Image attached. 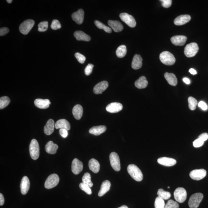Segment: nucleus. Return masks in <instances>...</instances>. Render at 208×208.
Masks as SVG:
<instances>
[{"mask_svg": "<svg viewBox=\"0 0 208 208\" xmlns=\"http://www.w3.org/2000/svg\"><path fill=\"white\" fill-rule=\"evenodd\" d=\"M127 170L128 174L135 180L140 182L143 180V175L142 171L136 165L130 164L127 168Z\"/></svg>", "mask_w": 208, "mask_h": 208, "instance_id": "f257e3e1", "label": "nucleus"}, {"mask_svg": "<svg viewBox=\"0 0 208 208\" xmlns=\"http://www.w3.org/2000/svg\"><path fill=\"white\" fill-rule=\"evenodd\" d=\"M160 59L164 64L171 66L175 63L176 60L173 55L167 51L163 52L160 55Z\"/></svg>", "mask_w": 208, "mask_h": 208, "instance_id": "f03ea898", "label": "nucleus"}, {"mask_svg": "<svg viewBox=\"0 0 208 208\" xmlns=\"http://www.w3.org/2000/svg\"><path fill=\"white\" fill-rule=\"evenodd\" d=\"M29 152L31 158L36 160L39 156V146L38 143L36 139L31 140L29 146Z\"/></svg>", "mask_w": 208, "mask_h": 208, "instance_id": "7ed1b4c3", "label": "nucleus"}, {"mask_svg": "<svg viewBox=\"0 0 208 208\" xmlns=\"http://www.w3.org/2000/svg\"><path fill=\"white\" fill-rule=\"evenodd\" d=\"M204 195L202 193H198L193 194L189 201V205L190 208H197L203 199Z\"/></svg>", "mask_w": 208, "mask_h": 208, "instance_id": "20e7f679", "label": "nucleus"}, {"mask_svg": "<svg viewBox=\"0 0 208 208\" xmlns=\"http://www.w3.org/2000/svg\"><path fill=\"white\" fill-rule=\"evenodd\" d=\"M199 46L195 43H192L187 44L184 49V54L188 58L195 56L198 52Z\"/></svg>", "mask_w": 208, "mask_h": 208, "instance_id": "39448f33", "label": "nucleus"}, {"mask_svg": "<svg viewBox=\"0 0 208 208\" xmlns=\"http://www.w3.org/2000/svg\"><path fill=\"white\" fill-rule=\"evenodd\" d=\"M59 181L58 175L56 174H52L47 179L45 182V187L48 189L53 188L58 185Z\"/></svg>", "mask_w": 208, "mask_h": 208, "instance_id": "423d86ee", "label": "nucleus"}, {"mask_svg": "<svg viewBox=\"0 0 208 208\" xmlns=\"http://www.w3.org/2000/svg\"><path fill=\"white\" fill-rule=\"evenodd\" d=\"M35 22L32 19L26 20L20 25L19 29L20 32L24 35L28 34L33 27Z\"/></svg>", "mask_w": 208, "mask_h": 208, "instance_id": "0eeeda50", "label": "nucleus"}, {"mask_svg": "<svg viewBox=\"0 0 208 208\" xmlns=\"http://www.w3.org/2000/svg\"><path fill=\"white\" fill-rule=\"evenodd\" d=\"M174 198L177 202L182 203L184 202L187 199V191L184 188H177L174 192Z\"/></svg>", "mask_w": 208, "mask_h": 208, "instance_id": "6e6552de", "label": "nucleus"}, {"mask_svg": "<svg viewBox=\"0 0 208 208\" xmlns=\"http://www.w3.org/2000/svg\"><path fill=\"white\" fill-rule=\"evenodd\" d=\"M110 160L112 168L117 172L120 171L121 169L120 162L118 154L115 152L111 153L110 155Z\"/></svg>", "mask_w": 208, "mask_h": 208, "instance_id": "1a4fd4ad", "label": "nucleus"}, {"mask_svg": "<svg viewBox=\"0 0 208 208\" xmlns=\"http://www.w3.org/2000/svg\"><path fill=\"white\" fill-rule=\"evenodd\" d=\"M120 17L122 21L125 23L131 28L135 27L136 26V22L133 17L127 13H121Z\"/></svg>", "mask_w": 208, "mask_h": 208, "instance_id": "9d476101", "label": "nucleus"}, {"mask_svg": "<svg viewBox=\"0 0 208 208\" xmlns=\"http://www.w3.org/2000/svg\"><path fill=\"white\" fill-rule=\"evenodd\" d=\"M206 175L207 172L204 169H196L191 171L190 173V177L194 180H200L204 179Z\"/></svg>", "mask_w": 208, "mask_h": 208, "instance_id": "9b49d317", "label": "nucleus"}, {"mask_svg": "<svg viewBox=\"0 0 208 208\" xmlns=\"http://www.w3.org/2000/svg\"><path fill=\"white\" fill-rule=\"evenodd\" d=\"M83 169V164L78 159H75L72 162L71 170L72 172L75 175L79 174Z\"/></svg>", "mask_w": 208, "mask_h": 208, "instance_id": "f8f14e48", "label": "nucleus"}, {"mask_svg": "<svg viewBox=\"0 0 208 208\" xmlns=\"http://www.w3.org/2000/svg\"><path fill=\"white\" fill-rule=\"evenodd\" d=\"M84 11L82 9L73 13L72 15V18L77 24H81L83 23L84 18Z\"/></svg>", "mask_w": 208, "mask_h": 208, "instance_id": "ddd939ff", "label": "nucleus"}, {"mask_svg": "<svg viewBox=\"0 0 208 208\" xmlns=\"http://www.w3.org/2000/svg\"><path fill=\"white\" fill-rule=\"evenodd\" d=\"M123 105L119 103H112L109 104L106 107V110L110 113H117L123 109Z\"/></svg>", "mask_w": 208, "mask_h": 208, "instance_id": "4468645a", "label": "nucleus"}, {"mask_svg": "<svg viewBox=\"0 0 208 208\" xmlns=\"http://www.w3.org/2000/svg\"><path fill=\"white\" fill-rule=\"evenodd\" d=\"M158 163L166 167H171L175 165L177 161L175 159L166 157H161L158 159Z\"/></svg>", "mask_w": 208, "mask_h": 208, "instance_id": "2eb2a0df", "label": "nucleus"}, {"mask_svg": "<svg viewBox=\"0 0 208 208\" xmlns=\"http://www.w3.org/2000/svg\"><path fill=\"white\" fill-rule=\"evenodd\" d=\"M108 82L107 81H103L97 84L93 88V92L95 94H101L107 89L108 87Z\"/></svg>", "mask_w": 208, "mask_h": 208, "instance_id": "dca6fc26", "label": "nucleus"}, {"mask_svg": "<svg viewBox=\"0 0 208 208\" xmlns=\"http://www.w3.org/2000/svg\"><path fill=\"white\" fill-rule=\"evenodd\" d=\"M20 188L22 194L26 195L27 193L30 188V182L27 176H24L22 179Z\"/></svg>", "mask_w": 208, "mask_h": 208, "instance_id": "f3484780", "label": "nucleus"}, {"mask_svg": "<svg viewBox=\"0 0 208 208\" xmlns=\"http://www.w3.org/2000/svg\"><path fill=\"white\" fill-rule=\"evenodd\" d=\"M191 20V17L189 15H182L177 17L174 21V23L177 26H181L186 24Z\"/></svg>", "mask_w": 208, "mask_h": 208, "instance_id": "a211bd4d", "label": "nucleus"}, {"mask_svg": "<svg viewBox=\"0 0 208 208\" xmlns=\"http://www.w3.org/2000/svg\"><path fill=\"white\" fill-rule=\"evenodd\" d=\"M187 37L184 36H175L171 38V41L175 46H183L187 40Z\"/></svg>", "mask_w": 208, "mask_h": 208, "instance_id": "6ab92c4d", "label": "nucleus"}, {"mask_svg": "<svg viewBox=\"0 0 208 208\" xmlns=\"http://www.w3.org/2000/svg\"><path fill=\"white\" fill-rule=\"evenodd\" d=\"M34 104L38 108L45 109L48 108L51 103L49 100L48 99H37L34 101Z\"/></svg>", "mask_w": 208, "mask_h": 208, "instance_id": "aec40b11", "label": "nucleus"}, {"mask_svg": "<svg viewBox=\"0 0 208 208\" xmlns=\"http://www.w3.org/2000/svg\"><path fill=\"white\" fill-rule=\"evenodd\" d=\"M108 24L115 32H120L123 29V25L118 21L109 20Z\"/></svg>", "mask_w": 208, "mask_h": 208, "instance_id": "412c9836", "label": "nucleus"}, {"mask_svg": "<svg viewBox=\"0 0 208 208\" xmlns=\"http://www.w3.org/2000/svg\"><path fill=\"white\" fill-rule=\"evenodd\" d=\"M142 58L140 55H135L133 59L132 67L134 70H138L142 68Z\"/></svg>", "mask_w": 208, "mask_h": 208, "instance_id": "4be33fe9", "label": "nucleus"}, {"mask_svg": "<svg viewBox=\"0 0 208 208\" xmlns=\"http://www.w3.org/2000/svg\"><path fill=\"white\" fill-rule=\"evenodd\" d=\"M55 127L54 121L53 119H49L44 127V133L47 135H51L54 131Z\"/></svg>", "mask_w": 208, "mask_h": 208, "instance_id": "5701e85b", "label": "nucleus"}, {"mask_svg": "<svg viewBox=\"0 0 208 208\" xmlns=\"http://www.w3.org/2000/svg\"><path fill=\"white\" fill-rule=\"evenodd\" d=\"M55 127L57 129L64 128L67 130H70L71 128L69 122L65 119L58 120L55 124Z\"/></svg>", "mask_w": 208, "mask_h": 208, "instance_id": "b1692460", "label": "nucleus"}, {"mask_svg": "<svg viewBox=\"0 0 208 208\" xmlns=\"http://www.w3.org/2000/svg\"><path fill=\"white\" fill-rule=\"evenodd\" d=\"M106 130V127L104 125H100L92 127L90 129L89 133L95 136H98L105 132Z\"/></svg>", "mask_w": 208, "mask_h": 208, "instance_id": "393cba45", "label": "nucleus"}, {"mask_svg": "<svg viewBox=\"0 0 208 208\" xmlns=\"http://www.w3.org/2000/svg\"><path fill=\"white\" fill-rule=\"evenodd\" d=\"M58 148V145L54 143L53 142L50 141L47 143L45 146V149L48 153L55 154L56 153Z\"/></svg>", "mask_w": 208, "mask_h": 208, "instance_id": "a878e982", "label": "nucleus"}, {"mask_svg": "<svg viewBox=\"0 0 208 208\" xmlns=\"http://www.w3.org/2000/svg\"><path fill=\"white\" fill-rule=\"evenodd\" d=\"M111 187V183L110 181L107 180L104 181L101 185V189L98 192V196L102 197L110 190Z\"/></svg>", "mask_w": 208, "mask_h": 208, "instance_id": "bb28decb", "label": "nucleus"}, {"mask_svg": "<svg viewBox=\"0 0 208 208\" xmlns=\"http://www.w3.org/2000/svg\"><path fill=\"white\" fill-rule=\"evenodd\" d=\"M89 167L90 170L95 173H97L100 170V164L96 159H91L89 162Z\"/></svg>", "mask_w": 208, "mask_h": 208, "instance_id": "cd10ccee", "label": "nucleus"}, {"mask_svg": "<svg viewBox=\"0 0 208 208\" xmlns=\"http://www.w3.org/2000/svg\"><path fill=\"white\" fill-rule=\"evenodd\" d=\"M74 35L78 41H89L91 40L90 37L82 31H76L74 34Z\"/></svg>", "mask_w": 208, "mask_h": 208, "instance_id": "c85d7f7f", "label": "nucleus"}, {"mask_svg": "<svg viewBox=\"0 0 208 208\" xmlns=\"http://www.w3.org/2000/svg\"><path fill=\"white\" fill-rule=\"evenodd\" d=\"M83 114V108L80 105H77L73 107V114L75 119L80 120Z\"/></svg>", "mask_w": 208, "mask_h": 208, "instance_id": "c756f323", "label": "nucleus"}, {"mask_svg": "<svg viewBox=\"0 0 208 208\" xmlns=\"http://www.w3.org/2000/svg\"><path fill=\"white\" fill-rule=\"evenodd\" d=\"M164 77L168 83L173 86H175L177 84V79L175 75L173 73H166Z\"/></svg>", "mask_w": 208, "mask_h": 208, "instance_id": "7c9ffc66", "label": "nucleus"}, {"mask_svg": "<svg viewBox=\"0 0 208 208\" xmlns=\"http://www.w3.org/2000/svg\"><path fill=\"white\" fill-rule=\"evenodd\" d=\"M135 86L138 88H145L148 85V82L145 76H142L135 81Z\"/></svg>", "mask_w": 208, "mask_h": 208, "instance_id": "2f4dec72", "label": "nucleus"}, {"mask_svg": "<svg viewBox=\"0 0 208 208\" xmlns=\"http://www.w3.org/2000/svg\"><path fill=\"white\" fill-rule=\"evenodd\" d=\"M127 49L125 45H122L117 48L116 53L117 57L119 58H123L126 55Z\"/></svg>", "mask_w": 208, "mask_h": 208, "instance_id": "473e14b6", "label": "nucleus"}, {"mask_svg": "<svg viewBox=\"0 0 208 208\" xmlns=\"http://www.w3.org/2000/svg\"><path fill=\"white\" fill-rule=\"evenodd\" d=\"M94 23L96 26L99 29H103L104 31H105L107 33H112V30L109 27L106 26V25L103 24L101 22L97 21V20H96Z\"/></svg>", "mask_w": 208, "mask_h": 208, "instance_id": "72a5a7b5", "label": "nucleus"}, {"mask_svg": "<svg viewBox=\"0 0 208 208\" xmlns=\"http://www.w3.org/2000/svg\"><path fill=\"white\" fill-rule=\"evenodd\" d=\"M157 194L159 197L165 200H167L170 199L171 197V194L170 192H166L162 189L159 190Z\"/></svg>", "mask_w": 208, "mask_h": 208, "instance_id": "f704fd0d", "label": "nucleus"}, {"mask_svg": "<svg viewBox=\"0 0 208 208\" xmlns=\"http://www.w3.org/2000/svg\"><path fill=\"white\" fill-rule=\"evenodd\" d=\"M82 182L87 185L90 187H93V184L91 180V177L90 173H86L84 175L82 178Z\"/></svg>", "mask_w": 208, "mask_h": 208, "instance_id": "c9c22d12", "label": "nucleus"}, {"mask_svg": "<svg viewBox=\"0 0 208 208\" xmlns=\"http://www.w3.org/2000/svg\"><path fill=\"white\" fill-rule=\"evenodd\" d=\"M10 103V100L8 96H3L0 98V109H3L7 107Z\"/></svg>", "mask_w": 208, "mask_h": 208, "instance_id": "e433bc0d", "label": "nucleus"}, {"mask_svg": "<svg viewBox=\"0 0 208 208\" xmlns=\"http://www.w3.org/2000/svg\"><path fill=\"white\" fill-rule=\"evenodd\" d=\"M189 108L191 110H195L197 105V101L192 97H189L188 98Z\"/></svg>", "mask_w": 208, "mask_h": 208, "instance_id": "4c0bfd02", "label": "nucleus"}, {"mask_svg": "<svg viewBox=\"0 0 208 208\" xmlns=\"http://www.w3.org/2000/svg\"><path fill=\"white\" fill-rule=\"evenodd\" d=\"M165 205L164 199L159 197L156 198L155 202V208H165Z\"/></svg>", "mask_w": 208, "mask_h": 208, "instance_id": "58836bf2", "label": "nucleus"}, {"mask_svg": "<svg viewBox=\"0 0 208 208\" xmlns=\"http://www.w3.org/2000/svg\"><path fill=\"white\" fill-rule=\"evenodd\" d=\"M48 28V21H43L39 23L38 25V31L39 32H45L47 30Z\"/></svg>", "mask_w": 208, "mask_h": 208, "instance_id": "ea45409f", "label": "nucleus"}, {"mask_svg": "<svg viewBox=\"0 0 208 208\" xmlns=\"http://www.w3.org/2000/svg\"><path fill=\"white\" fill-rule=\"evenodd\" d=\"M179 207L178 203L172 200H170L168 201L165 207V208H179Z\"/></svg>", "mask_w": 208, "mask_h": 208, "instance_id": "a19ab883", "label": "nucleus"}, {"mask_svg": "<svg viewBox=\"0 0 208 208\" xmlns=\"http://www.w3.org/2000/svg\"><path fill=\"white\" fill-rule=\"evenodd\" d=\"M80 187L82 190L84 191L87 194L91 195L92 194V191L89 186L82 182L80 184Z\"/></svg>", "mask_w": 208, "mask_h": 208, "instance_id": "79ce46f5", "label": "nucleus"}, {"mask_svg": "<svg viewBox=\"0 0 208 208\" xmlns=\"http://www.w3.org/2000/svg\"><path fill=\"white\" fill-rule=\"evenodd\" d=\"M51 28L53 30H57L61 28V24L60 22L57 20H54L52 21L51 25Z\"/></svg>", "mask_w": 208, "mask_h": 208, "instance_id": "37998d69", "label": "nucleus"}, {"mask_svg": "<svg viewBox=\"0 0 208 208\" xmlns=\"http://www.w3.org/2000/svg\"><path fill=\"white\" fill-rule=\"evenodd\" d=\"M75 57L80 63L83 64L86 61V57L80 53H77L75 54Z\"/></svg>", "mask_w": 208, "mask_h": 208, "instance_id": "c03bdc74", "label": "nucleus"}, {"mask_svg": "<svg viewBox=\"0 0 208 208\" xmlns=\"http://www.w3.org/2000/svg\"><path fill=\"white\" fill-rule=\"evenodd\" d=\"M94 65L91 64H89L87 65L85 70V75L87 76L90 75L92 71H93Z\"/></svg>", "mask_w": 208, "mask_h": 208, "instance_id": "a18cd8bd", "label": "nucleus"}, {"mask_svg": "<svg viewBox=\"0 0 208 208\" xmlns=\"http://www.w3.org/2000/svg\"><path fill=\"white\" fill-rule=\"evenodd\" d=\"M160 1L162 3V6L165 8L170 7L172 5V1L171 0H161Z\"/></svg>", "mask_w": 208, "mask_h": 208, "instance_id": "49530a36", "label": "nucleus"}, {"mask_svg": "<svg viewBox=\"0 0 208 208\" xmlns=\"http://www.w3.org/2000/svg\"><path fill=\"white\" fill-rule=\"evenodd\" d=\"M204 142L200 139L198 138L193 142V146L195 148L200 147L204 145Z\"/></svg>", "mask_w": 208, "mask_h": 208, "instance_id": "de8ad7c7", "label": "nucleus"}, {"mask_svg": "<svg viewBox=\"0 0 208 208\" xmlns=\"http://www.w3.org/2000/svg\"><path fill=\"white\" fill-rule=\"evenodd\" d=\"M9 31V29L6 27L1 28L0 29V36H4L7 34Z\"/></svg>", "mask_w": 208, "mask_h": 208, "instance_id": "09e8293b", "label": "nucleus"}, {"mask_svg": "<svg viewBox=\"0 0 208 208\" xmlns=\"http://www.w3.org/2000/svg\"><path fill=\"white\" fill-rule=\"evenodd\" d=\"M68 130L64 128L60 129V133L61 136L64 138H66L68 135Z\"/></svg>", "mask_w": 208, "mask_h": 208, "instance_id": "8fccbe9b", "label": "nucleus"}, {"mask_svg": "<svg viewBox=\"0 0 208 208\" xmlns=\"http://www.w3.org/2000/svg\"><path fill=\"white\" fill-rule=\"evenodd\" d=\"M198 106L203 110H207L208 107L206 104L203 101H200L198 104Z\"/></svg>", "mask_w": 208, "mask_h": 208, "instance_id": "3c124183", "label": "nucleus"}, {"mask_svg": "<svg viewBox=\"0 0 208 208\" xmlns=\"http://www.w3.org/2000/svg\"><path fill=\"white\" fill-rule=\"evenodd\" d=\"M198 138L200 139L203 141H205L208 139V134L207 133H204L201 134L199 136Z\"/></svg>", "mask_w": 208, "mask_h": 208, "instance_id": "603ef678", "label": "nucleus"}, {"mask_svg": "<svg viewBox=\"0 0 208 208\" xmlns=\"http://www.w3.org/2000/svg\"><path fill=\"white\" fill-rule=\"evenodd\" d=\"M5 200L3 195L0 194V205H3L4 203Z\"/></svg>", "mask_w": 208, "mask_h": 208, "instance_id": "864d4df0", "label": "nucleus"}, {"mask_svg": "<svg viewBox=\"0 0 208 208\" xmlns=\"http://www.w3.org/2000/svg\"><path fill=\"white\" fill-rule=\"evenodd\" d=\"M189 72L191 74L193 75H195L197 74V72L196 71V70L193 68L190 69L189 70Z\"/></svg>", "mask_w": 208, "mask_h": 208, "instance_id": "5fc2aeb1", "label": "nucleus"}, {"mask_svg": "<svg viewBox=\"0 0 208 208\" xmlns=\"http://www.w3.org/2000/svg\"><path fill=\"white\" fill-rule=\"evenodd\" d=\"M183 81L184 82V83H186V84L189 85L190 84V80L188 78H183Z\"/></svg>", "mask_w": 208, "mask_h": 208, "instance_id": "6e6d98bb", "label": "nucleus"}, {"mask_svg": "<svg viewBox=\"0 0 208 208\" xmlns=\"http://www.w3.org/2000/svg\"><path fill=\"white\" fill-rule=\"evenodd\" d=\"M118 208H128V207H127V206L125 205H122L121 206V207H119Z\"/></svg>", "mask_w": 208, "mask_h": 208, "instance_id": "4d7b16f0", "label": "nucleus"}, {"mask_svg": "<svg viewBox=\"0 0 208 208\" xmlns=\"http://www.w3.org/2000/svg\"><path fill=\"white\" fill-rule=\"evenodd\" d=\"M6 1L8 3L10 4V3H11L13 1L12 0H7Z\"/></svg>", "mask_w": 208, "mask_h": 208, "instance_id": "13d9d810", "label": "nucleus"}, {"mask_svg": "<svg viewBox=\"0 0 208 208\" xmlns=\"http://www.w3.org/2000/svg\"><path fill=\"white\" fill-rule=\"evenodd\" d=\"M168 188L169 189H170V187H168Z\"/></svg>", "mask_w": 208, "mask_h": 208, "instance_id": "bf43d9fd", "label": "nucleus"}]
</instances>
